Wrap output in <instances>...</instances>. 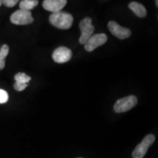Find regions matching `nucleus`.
<instances>
[{
  "instance_id": "1",
  "label": "nucleus",
  "mask_w": 158,
  "mask_h": 158,
  "mask_svg": "<svg viewBox=\"0 0 158 158\" xmlns=\"http://www.w3.org/2000/svg\"><path fill=\"white\" fill-rule=\"evenodd\" d=\"M49 21L56 28L68 29L72 27L73 23V17L66 12L59 11L58 13H52L49 17Z\"/></svg>"
},
{
  "instance_id": "2",
  "label": "nucleus",
  "mask_w": 158,
  "mask_h": 158,
  "mask_svg": "<svg viewBox=\"0 0 158 158\" xmlns=\"http://www.w3.org/2000/svg\"><path fill=\"white\" fill-rule=\"evenodd\" d=\"M137 103V98L134 95H130L118 100L114 105V109L116 113H122L130 110L135 106Z\"/></svg>"
},
{
  "instance_id": "3",
  "label": "nucleus",
  "mask_w": 158,
  "mask_h": 158,
  "mask_svg": "<svg viewBox=\"0 0 158 158\" xmlns=\"http://www.w3.org/2000/svg\"><path fill=\"white\" fill-rule=\"evenodd\" d=\"M155 141V136L153 134H149L143 138L141 143H139L134 149L132 157L133 158H143L147 152L148 149L151 147Z\"/></svg>"
},
{
  "instance_id": "4",
  "label": "nucleus",
  "mask_w": 158,
  "mask_h": 158,
  "mask_svg": "<svg viewBox=\"0 0 158 158\" xmlns=\"http://www.w3.org/2000/svg\"><path fill=\"white\" fill-rule=\"evenodd\" d=\"M92 21L90 18H85L81 21L79 23V28L81 31L79 43L81 44H85L89 38L92 36L94 31V27L92 25Z\"/></svg>"
},
{
  "instance_id": "5",
  "label": "nucleus",
  "mask_w": 158,
  "mask_h": 158,
  "mask_svg": "<svg viewBox=\"0 0 158 158\" xmlns=\"http://www.w3.org/2000/svg\"><path fill=\"white\" fill-rule=\"evenodd\" d=\"M11 22L16 25L30 24L34 21L30 11L19 10L13 13L10 16Z\"/></svg>"
},
{
  "instance_id": "6",
  "label": "nucleus",
  "mask_w": 158,
  "mask_h": 158,
  "mask_svg": "<svg viewBox=\"0 0 158 158\" xmlns=\"http://www.w3.org/2000/svg\"><path fill=\"white\" fill-rule=\"evenodd\" d=\"M107 35L103 33L92 35L84 44L85 50L88 52H92L94 49L104 45L107 42Z\"/></svg>"
},
{
  "instance_id": "7",
  "label": "nucleus",
  "mask_w": 158,
  "mask_h": 158,
  "mask_svg": "<svg viewBox=\"0 0 158 158\" xmlns=\"http://www.w3.org/2000/svg\"><path fill=\"white\" fill-rule=\"evenodd\" d=\"M108 28L114 36L120 40L128 38L131 35V31L129 29L124 28L114 21H110L108 23Z\"/></svg>"
},
{
  "instance_id": "8",
  "label": "nucleus",
  "mask_w": 158,
  "mask_h": 158,
  "mask_svg": "<svg viewBox=\"0 0 158 158\" xmlns=\"http://www.w3.org/2000/svg\"><path fill=\"white\" fill-rule=\"evenodd\" d=\"M72 51L70 48L64 46L57 48L52 54V58L57 63H65L68 62L72 57Z\"/></svg>"
},
{
  "instance_id": "9",
  "label": "nucleus",
  "mask_w": 158,
  "mask_h": 158,
  "mask_svg": "<svg viewBox=\"0 0 158 158\" xmlns=\"http://www.w3.org/2000/svg\"><path fill=\"white\" fill-rule=\"evenodd\" d=\"M66 4V0H45L43 2V7L46 10L55 13L62 11Z\"/></svg>"
},
{
  "instance_id": "10",
  "label": "nucleus",
  "mask_w": 158,
  "mask_h": 158,
  "mask_svg": "<svg viewBox=\"0 0 158 158\" xmlns=\"http://www.w3.org/2000/svg\"><path fill=\"white\" fill-rule=\"evenodd\" d=\"M129 8L133 11V13L139 18L146 17L147 14L145 7L141 4L135 2H132L129 4Z\"/></svg>"
},
{
  "instance_id": "11",
  "label": "nucleus",
  "mask_w": 158,
  "mask_h": 158,
  "mask_svg": "<svg viewBox=\"0 0 158 158\" xmlns=\"http://www.w3.org/2000/svg\"><path fill=\"white\" fill-rule=\"evenodd\" d=\"M37 5H38V1L37 0H23L20 2L19 7L21 10L30 11Z\"/></svg>"
},
{
  "instance_id": "12",
  "label": "nucleus",
  "mask_w": 158,
  "mask_h": 158,
  "mask_svg": "<svg viewBox=\"0 0 158 158\" xmlns=\"http://www.w3.org/2000/svg\"><path fill=\"white\" fill-rule=\"evenodd\" d=\"M15 82L21 83V84H28L31 80V77L27 76L24 73H19L15 76Z\"/></svg>"
},
{
  "instance_id": "13",
  "label": "nucleus",
  "mask_w": 158,
  "mask_h": 158,
  "mask_svg": "<svg viewBox=\"0 0 158 158\" xmlns=\"http://www.w3.org/2000/svg\"><path fill=\"white\" fill-rule=\"evenodd\" d=\"M9 54V46L7 45H3L0 49V60H5V58Z\"/></svg>"
},
{
  "instance_id": "14",
  "label": "nucleus",
  "mask_w": 158,
  "mask_h": 158,
  "mask_svg": "<svg viewBox=\"0 0 158 158\" xmlns=\"http://www.w3.org/2000/svg\"><path fill=\"white\" fill-rule=\"evenodd\" d=\"M9 96L7 92L3 89H0V104L6 103L8 101Z\"/></svg>"
},
{
  "instance_id": "15",
  "label": "nucleus",
  "mask_w": 158,
  "mask_h": 158,
  "mask_svg": "<svg viewBox=\"0 0 158 158\" xmlns=\"http://www.w3.org/2000/svg\"><path fill=\"white\" fill-rule=\"evenodd\" d=\"M27 86H28V84H21V83L18 82H15L14 84V89L15 90L19 91V92L24 90Z\"/></svg>"
},
{
  "instance_id": "16",
  "label": "nucleus",
  "mask_w": 158,
  "mask_h": 158,
  "mask_svg": "<svg viewBox=\"0 0 158 158\" xmlns=\"http://www.w3.org/2000/svg\"><path fill=\"white\" fill-rule=\"evenodd\" d=\"M17 3H19L18 0H4L2 1V4L8 7H14Z\"/></svg>"
},
{
  "instance_id": "17",
  "label": "nucleus",
  "mask_w": 158,
  "mask_h": 158,
  "mask_svg": "<svg viewBox=\"0 0 158 158\" xmlns=\"http://www.w3.org/2000/svg\"><path fill=\"white\" fill-rule=\"evenodd\" d=\"M5 66V60H0V70H2Z\"/></svg>"
},
{
  "instance_id": "18",
  "label": "nucleus",
  "mask_w": 158,
  "mask_h": 158,
  "mask_svg": "<svg viewBox=\"0 0 158 158\" xmlns=\"http://www.w3.org/2000/svg\"><path fill=\"white\" fill-rule=\"evenodd\" d=\"M2 5V1H1V0H0V6H1Z\"/></svg>"
},
{
  "instance_id": "19",
  "label": "nucleus",
  "mask_w": 158,
  "mask_h": 158,
  "mask_svg": "<svg viewBox=\"0 0 158 158\" xmlns=\"http://www.w3.org/2000/svg\"><path fill=\"white\" fill-rule=\"evenodd\" d=\"M157 2H158L156 1V6H157Z\"/></svg>"
},
{
  "instance_id": "20",
  "label": "nucleus",
  "mask_w": 158,
  "mask_h": 158,
  "mask_svg": "<svg viewBox=\"0 0 158 158\" xmlns=\"http://www.w3.org/2000/svg\"><path fill=\"white\" fill-rule=\"evenodd\" d=\"M78 158H81V157H78Z\"/></svg>"
}]
</instances>
